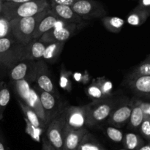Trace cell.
Listing matches in <instances>:
<instances>
[{
    "instance_id": "8",
    "label": "cell",
    "mask_w": 150,
    "mask_h": 150,
    "mask_svg": "<svg viewBox=\"0 0 150 150\" xmlns=\"http://www.w3.org/2000/svg\"><path fill=\"white\" fill-rule=\"evenodd\" d=\"M35 81H36L38 87L41 90L49 92L55 96L57 95V90L50 76L48 69L42 59L36 62V74Z\"/></svg>"
},
{
    "instance_id": "6",
    "label": "cell",
    "mask_w": 150,
    "mask_h": 150,
    "mask_svg": "<svg viewBox=\"0 0 150 150\" xmlns=\"http://www.w3.org/2000/svg\"><path fill=\"white\" fill-rule=\"evenodd\" d=\"M36 74V62L22 60L10 67L9 76L14 81L26 80L31 83L35 81Z\"/></svg>"
},
{
    "instance_id": "29",
    "label": "cell",
    "mask_w": 150,
    "mask_h": 150,
    "mask_svg": "<svg viewBox=\"0 0 150 150\" xmlns=\"http://www.w3.org/2000/svg\"><path fill=\"white\" fill-rule=\"evenodd\" d=\"M70 72L62 68L59 75V86L66 92H70L72 90V83L70 79Z\"/></svg>"
},
{
    "instance_id": "3",
    "label": "cell",
    "mask_w": 150,
    "mask_h": 150,
    "mask_svg": "<svg viewBox=\"0 0 150 150\" xmlns=\"http://www.w3.org/2000/svg\"><path fill=\"white\" fill-rule=\"evenodd\" d=\"M115 103L109 98L92 101L87 104V127H93L105 121L114 109Z\"/></svg>"
},
{
    "instance_id": "4",
    "label": "cell",
    "mask_w": 150,
    "mask_h": 150,
    "mask_svg": "<svg viewBox=\"0 0 150 150\" xmlns=\"http://www.w3.org/2000/svg\"><path fill=\"white\" fill-rule=\"evenodd\" d=\"M48 125L45 138L56 149L62 150L64 131V110L57 113Z\"/></svg>"
},
{
    "instance_id": "34",
    "label": "cell",
    "mask_w": 150,
    "mask_h": 150,
    "mask_svg": "<svg viewBox=\"0 0 150 150\" xmlns=\"http://www.w3.org/2000/svg\"><path fill=\"white\" fill-rule=\"evenodd\" d=\"M139 130L142 136L147 141V142H149L150 140V120L144 119L139 127Z\"/></svg>"
},
{
    "instance_id": "10",
    "label": "cell",
    "mask_w": 150,
    "mask_h": 150,
    "mask_svg": "<svg viewBox=\"0 0 150 150\" xmlns=\"http://www.w3.org/2000/svg\"><path fill=\"white\" fill-rule=\"evenodd\" d=\"M39 96L41 105L45 115L46 125L51 120L57 115V98L55 95L49 92L41 90L38 87L34 88Z\"/></svg>"
},
{
    "instance_id": "43",
    "label": "cell",
    "mask_w": 150,
    "mask_h": 150,
    "mask_svg": "<svg viewBox=\"0 0 150 150\" xmlns=\"http://www.w3.org/2000/svg\"><path fill=\"white\" fill-rule=\"evenodd\" d=\"M1 11V3H0V13Z\"/></svg>"
},
{
    "instance_id": "40",
    "label": "cell",
    "mask_w": 150,
    "mask_h": 150,
    "mask_svg": "<svg viewBox=\"0 0 150 150\" xmlns=\"http://www.w3.org/2000/svg\"><path fill=\"white\" fill-rule=\"evenodd\" d=\"M137 150H150V145L149 143L148 142L147 144H144L143 146H141L140 148H139Z\"/></svg>"
},
{
    "instance_id": "23",
    "label": "cell",
    "mask_w": 150,
    "mask_h": 150,
    "mask_svg": "<svg viewBox=\"0 0 150 150\" xmlns=\"http://www.w3.org/2000/svg\"><path fill=\"white\" fill-rule=\"evenodd\" d=\"M146 76H150V61L149 57L144 61L141 62L139 65L136 66L133 70H132L127 75V79Z\"/></svg>"
},
{
    "instance_id": "21",
    "label": "cell",
    "mask_w": 150,
    "mask_h": 150,
    "mask_svg": "<svg viewBox=\"0 0 150 150\" xmlns=\"http://www.w3.org/2000/svg\"><path fill=\"white\" fill-rule=\"evenodd\" d=\"M132 101H133V108H132L130 119L128 120L129 125L133 130H138L144 118L142 110L136 103L135 100H133Z\"/></svg>"
},
{
    "instance_id": "2",
    "label": "cell",
    "mask_w": 150,
    "mask_h": 150,
    "mask_svg": "<svg viewBox=\"0 0 150 150\" xmlns=\"http://www.w3.org/2000/svg\"><path fill=\"white\" fill-rule=\"evenodd\" d=\"M14 89L19 99L36 113L38 117L45 127L46 120L45 112L41 105L39 96L35 89L31 86V83L24 79L14 81Z\"/></svg>"
},
{
    "instance_id": "30",
    "label": "cell",
    "mask_w": 150,
    "mask_h": 150,
    "mask_svg": "<svg viewBox=\"0 0 150 150\" xmlns=\"http://www.w3.org/2000/svg\"><path fill=\"white\" fill-rule=\"evenodd\" d=\"M26 122V133L31 136L33 140L36 142L40 141V136L42 133V128L32 125L29 121L24 119Z\"/></svg>"
},
{
    "instance_id": "12",
    "label": "cell",
    "mask_w": 150,
    "mask_h": 150,
    "mask_svg": "<svg viewBox=\"0 0 150 150\" xmlns=\"http://www.w3.org/2000/svg\"><path fill=\"white\" fill-rule=\"evenodd\" d=\"M87 133L86 127L74 130L64 129L62 150H77L83 136Z\"/></svg>"
},
{
    "instance_id": "42",
    "label": "cell",
    "mask_w": 150,
    "mask_h": 150,
    "mask_svg": "<svg viewBox=\"0 0 150 150\" xmlns=\"http://www.w3.org/2000/svg\"><path fill=\"white\" fill-rule=\"evenodd\" d=\"M142 3H143V5L149 6L150 0H142Z\"/></svg>"
},
{
    "instance_id": "39",
    "label": "cell",
    "mask_w": 150,
    "mask_h": 150,
    "mask_svg": "<svg viewBox=\"0 0 150 150\" xmlns=\"http://www.w3.org/2000/svg\"><path fill=\"white\" fill-rule=\"evenodd\" d=\"M73 78H74L75 80L78 82H81V79H82V75L80 73H75L73 74Z\"/></svg>"
},
{
    "instance_id": "11",
    "label": "cell",
    "mask_w": 150,
    "mask_h": 150,
    "mask_svg": "<svg viewBox=\"0 0 150 150\" xmlns=\"http://www.w3.org/2000/svg\"><path fill=\"white\" fill-rule=\"evenodd\" d=\"M133 108V101L126 103L113 110L108 117V123L117 127L123 126L130 119Z\"/></svg>"
},
{
    "instance_id": "28",
    "label": "cell",
    "mask_w": 150,
    "mask_h": 150,
    "mask_svg": "<svg viewBox=\"0 0 150 150\" xmlns=\"http://www.w3.org/2000/svg\"><path fill=\"white\" fill-rule=\"evenodd\" d=\"M95 82L98 83L99 87L100 88L101 91L105 95L106 98H109L112 95V90H113V84L111 81L108 80L104 77L98 78L96 80H95Z\"/></svg>"
},
{
    "instance_id": "14",
    "label": "cell",
    "mask_w": 150,
    "mask_h": 150,
    "mask_svg": "<svg viewBox=\"0 0 150 150\" xmlns=\"http://www.w3.org/2000/svg\"><path fill=\"white\" fill-rule=\"evenodd\" d=\"M127 86L133 92L140 96H149L150 94V76H140L127 79Z\"/></svg>"
},
{
    "instance_id": "41",
    "label": "cell",
    "mask_w": 150,
    "mask_h": 150,
    "mask_svg": "<svg viewBox=\"0 0 150 150\" xmlns=\"http://www.w3.org/2000/svg\"><path fill=\"white\" fill-rule=\"evenodd\" d=\"M11 1H13V2L16 3V4H21V3L26 2V1H31V0H11Z\"/></svg>"
},
{
    "instance_id": "19",
    "label": "cell",
    "mask_w": 150,
    "mask_h": 150,
    "mask_svg": "<svg viewBox=\"0 0 150 150\" xmlns=\"http://www.w3.org/2000/svg\"><path fill=\"white\" fill-rule=\"evenodd\" d=\"M55 13L63 21L79 22L80 19L78 18V15L72 10L70 6L57 4L54 7Z\"/></svg>"
},
{
    "instance_id": "31",
    "label": "cell",
    "mask_w": 150,
    "mask_h": 150,
    "mask_svg": "<svg viewBox=\"0 0 150 150\" xmlns=\"http://www.w3.org/2000/svg\"><path fill=\"white\" fill-rule=\"evenodd\" d=\"M106 135L111 141L117 143H120L122 142L124 137L123 132L115 127H106Z\"/></svg>"
},
{
    "instance_id": "1",
    "label": "cell",
    "mask_w": 150,
    "mask_h": 150,
    "mask_svg": "<svg viewBox=\"0 0 150 150\" xmlns=\"http://www.w3.org/2000/svg\"><path fill=\"white\" fill-rule=\"evenodd\" d=\"M43 12L32 17L14 18L10 21L12 36L23 45L29 44L34 40V35L40 21L45 17Z\"/></svg>"
},
{
    "instance_id": "27",
    "label": "cell",
    "mask_w": 150,
    "mask_h": 150,
    "mask_svg": "<svg viewBox=\"0 0 150 150\" xmlns=\"http://www.w3.org/2000/svg\"><path fill=\"white\" fill-rule=\"evenodd\" d=\"M86 94L93 101H98L101 100L106 99L105 95L101 91L100 88L98 85V83L94 81L86 89Z\"/></svg>"
},
{
    "instance_id": "22",
    "label": "cell",
    "mask_w": 150,
    "mask_h": 150,
    "mask_svg": "<svg viewBox=\"0 0 150 150\" xmlns=\"http://www.w3.org/2000/svg\"><path fill=\"white\" fill-rule=\"evenodd\" d=\"M77 150H106L96 139L87 133L81 142Z\"/></svg>"
},
{
    "instance_id": "24",
    "label": "cell",
    "mask_w": 150,
    "mask_h": 150,
    "mask_svg": "<svg viewBox=\"0 0 150 150\" xmlns=\"http://www.w3.org/2000/svg\"><path fill=\"white\" fill-rule=\"evenodd\" d=\"M10 100V92L7 84L4 82L0 83V120L3 118L6 107Z\"/></svg>"
},
{
    "instance_id": "5",
    "label": "cell",
    "mask_w": 150,
    "mask_h": 150,
    "mask_svg": "<svg viewBox=\"0 0 150 150\" xmlns=\"http://www.w3.org/2000/svg\"><path fill=\"white\" fill-rule=\"evenodd\" d=\"M64 116L66 130H79L87 127V105L67 107L64 109Z\"/></svg>"
},
{
    "instance_id": "9",
    "label": "cell",
    "mask_w": 150,
    "mask_h": 150,
    "mask_svg": "<svg viewBox=\"0 0 150 150\" xmlns=\"http://www.w3.org/2000/svg\"><path fill=\"white\" fill-rule=\"evenodd\" d=\"M75 29H76L75 25L68 24L62 28H54L48 32H45L38 40L46 43L65 42L74 35Z\"/></svg>"
},
{
    "instance_id": "35",
    "label": "cell",
    "mask_w": 150,
    "mask_h": 150,
    "mask_svg": "<svg viewBox=\"0 0 150 150\" xmlns=\"http://www.w3.org/2000/svg\"><path fill=\"white\" fill-rule=\"evenodd\" d=\"M134 100L136 102V103L138 104V105L139 106V108H140L141 110H142V113H143L144 114V118L150 120V103H149L142 100L136 99V98H135Z\"/></svg>"
},
{
    "instance_id": "37",
    "label": "cell",
    "mask_w": 150,
    "mask_h": 150,
    "mask_svg": "<svg viewBox=\"0 0 150 150\" xmlns=\"http://www.w3.org/2000/svg\"><path fill=\"white\" fill-rule=\"evenodd\" d=\"M54 1L57 4L66 6H70L71 4H73L74 2V0H54Z\"/></svg>"
},
{
    "instance_id": "38",
    "label": "cell",
    "mask_w": 150,
    "mask_h": 150,
    "mask_svg": "<svg viewBox=\"0 0 150 150\" xmlns=\"http://www.w3.org/2000/svg\"><path fill=\"white\" fill-rule=\"evenodd\" d=\"M0 150H7V147L6 146V144L4 142V139L0 133Z\"/></svg>"
},
{
    "instance_id": "20",
    "label": "cell",
    "mask_w": 150,
    "mask_h": 150,
    "mask_svg": "<svg viewBox=\"0 0 150 150\" xmlns=\"http://www.w3.org/2000/svg\"><path fill=\"white\" fill-rule=\"evenodd\" d=\"M18 103L19 106L21 107L22 111H23V115H24V119H26L27 121H29L32 125L38 127H41V128L43 129L45 126L42 124V122L40 120L39 117H38L36 113L30 107L26 105L23 101L21 100L20 99H18Z\"/></svg>"
},
{
    "instance_id": "15",
    "label": "cell",
    "mask_w": 150,
    "mask_h": 150,
    "mask_svg": "<svg viewBox=\"0 0 150 150\" xmlns=\"http://www.w3.org/2000/svg\"><path fill=\"white\" fill-rule=\"evenodd\" d=\"M59 19L54 16H48L44 17L38 24L34 35V40H38L45 32L55 28Z\"/></svg>"
},
{
    "instance_id": "36",
    "label": "cell",
    "mask_w": 150,
    "mask_h": 150,
    "mask_svg": "<svg viewBox=\"0 0 150 150\" xmlns=\"http://www.w3.org/2000/svg\"><path fill=\"white\" fill-rule=\"evenodd\" d=\"M42 150H57L51 144L48 142L46 138H44L42 139Z\"/></svg>"
},
{
    "instance_id": "33",
    "label": "cell",
    "mask_w": 150,
    "mask_h": 150,
    "mask_svg": "<svg viewBox=\"0 0 150 150\" xmlns=\"http://www.w3.org/2000/svg\"><path fill=\"white\" fill-rule=\"evenodd\" d=\"M146 16L144 13H132L127 18V23L132 26H140L144 23Z\"/></svg>"
},
{
    "instance_id": "32",
    "label": "cell",
    "mask_w": 150,
    "mask_h": 150,
    "mask_svg": "<svg viewBox=\"0 0 150 150\" xmlns=\"http://www.w3.org/2000/svg\"><path fill=\"white\" fill-rule=\"evenodd\" d=\"M12 36L10 22L5 16H0V39Z\"/></svg>"
},
{
    "instance_id": "44",
    "label": "cell",
    "mask_w": 150,
    "mask_h": 150,
    "mask_svg": "<svg viewBox=\"0 0 150 150\" xmlns=\"http://www.w3.org/2000/svg\"><path fill=\"white\" fill-rule=\"evenodd\" d=\"M120 150H127V149H120Z\"/></svg>"
},
{
    "instance_id": "13",
    "label": "cell",
    "mask_w": 150,
    "mask_h": 150,
    "mask_svg": "<svg viewBox=\"0 0 150 150\" xmlns=\"http://www.w3.org/2000/svg\"><path fill=\"white\" fill-rule=\"evenodd\" d=\"M46 45V42H42L40 40H32L29 44L24 45L23 60L38 61L42 59Z\"/></svg>"
},
{
    "instance_id": "26",
    "label": "cell",
    "mask_w": 150,
    "mask_h": 150,
    "mask_svg": "<svg viewBox=\"0 0 150 150\" xmlns=\"http://www.w3.org/2000/svg\"><path fill=\"white\" fill-rule=\"evenodd\" d=\"M71 8L78 16H86L92 11V5L87 0H79L73 4Z\"/></svg>"
},
{
    "instance_id": "17",
    "label": "cell",
    "mask_w": 150,
    "mask_h": 150,
    "mask_svg": "<svg viewBox=\"0 0 150 150\" xmlns=\"http://www.w3.org/2000/svg\"><path fill=\"white\" fill-rule=\"evenodd\" d=\"M65 42H50L47 43L45 51L42 55V60L53 62L57 59L61 54Z\"/></svg>"
},
{
    "instance_id": "7",
    "label": "cell",
    "mask_w": 150,
    "mask_h": 150,
    "mask_svg": "<svg viewBox=\"0 0 150 150\" xmlns=\"http://www.w3.org/2000/svg\"><path fill=\"white\" fill-rule=\"evenodd\" d=\"M45 7V4L43 1H29L21 3L13 10H5L4 16L10 21L14 18L32 17L43 11Z\"/></svg>"
},
{
    "instance_id": "25",
    "label": "cell",
    "mask_w": 150,
    "mask_h": 150,
    "mask_svg": "<svg viewBox=\"0 0 150 150\" xmlns=\"http://www.w3.org/2000/svg\"><path fill=\"white\" fill-rule=\"evenodd\" d=\"M103 21L105 28L113 33L120 32L125 23V21L118 17L106 18Z\"/></svg>"
},
{
    "instance_id": "16",
    "label": "cell",
    "mask_w": 150,
    "mask_h": 150,
    "mask_svg": "<svg viewBox=\"0 0 150 150\" xmlns=\"http://www.w3.org/2000/svg\"><path fill=\"white\" fill-rule=\"evenodd\" d=\"M23 48V45L16 41L13 36L0 39V54L19 52Z\"/></svg>"
},
{
    "instance_id": "18",
    "label": "cell",
    "mask_w": 150,
    "mask_h": 150,
    "mask_svg": "<svg viewBox=\"0 0 150 150\" xmlns=\"http://www.w3.org/2000/svg\"><path fill=\"white\" fill-rule=\"evenodd\" d=\"M123 144L127 150H137L145 144L142 136L135 133H127L123 137Z\"/></svg>"
}]
</instances>
